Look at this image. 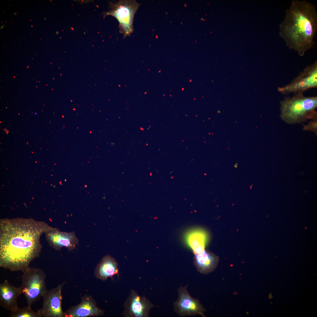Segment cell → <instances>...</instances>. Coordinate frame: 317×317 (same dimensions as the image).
I'll list each match as a JSON object with an SVG mask.
<instances>
[{"instance_id": "obj_12", "label": "cell", "mask_w": 317, "mask_h": 317, "mask_svg": "<svg viewBox=\"0 0 317 317\" xmlns=\"http://www.w3.org/2000/svg\"><path fill=\"white\" fill-rule=\"evenodd\" d=\"M209 238L208 232L199 228L189 230L186 232L184 236L186 245L192 250L194 254L200 253L205 250Z\"/></svg>"}, {"instance_id": "obj_18", "label": "cell", "mask_w": 317, "mask_h": 317, "mask_svg": "<svg viewBox=\"0 0 317 317\" xmlns=\"http://www.w3.org/2000/svg\"><path fill=\"white\" fill-rule=\"evenodd\" d=\"M269 298L270 299H272V298H273V296L272 295V293H271L270 294H269Z\"/></svg>"}, {"instance_id": "obj_8", "label": "cell", "mask_w": 317, "mask_h": 317, "mask_svg": "<svg viewBox=\"0 0 317 317\" xmlns=\"http://www.w3.org/2000/svg\"><path fill=\"white\" fill-rule=\"evenodd\" d=\"M187 287L181 286L178 289V298L174 303L175 311L181 316L198 314L205 317V308L198 299L190 295Z\"/></svg>"}, {"instance_id": "obj_9", "label": "cell", "mask_w": 317, "mask_h": 317, "mask_svg": "<svg viewBox=\"0 0 317 317\" xmlns=\"http://www.w3.org/2000/svg\"><path fill=\"white\" fill-rule=\"evenodd\" d=\"M154 307L146 298L139 296L132 290L124 303L122 314L127 317H147Z\"/></svg>"}, {"instance_id": "obj_16", "label": "cell", "mask_w": 317, "mask_h": 317, "mask_svg": "<svg viewBox=\"0 0 317 317\" xmlns=\"http://www.w3.org/2000/svg\"><path fill=\"white\" fill-rule=\"evenodd\" d=\"M11 317H40L37 312H35L31 307L27 306L22 308H18L16 310L11 312Z\"/></svg>"}, {"instance_id": "obj_2", "label": "cell", "mask_w": 317, "mask_h": 317, "mask_svg": "<svg viewBox=\"0 0 317 317\" xmlns=\"http://www.w3.org/2000/svg\"><path fill=\"white\" fill-rule=\"evenodd\" d=\"M279 29V34L287 46L303 56L315 43L317 30L316 6L304 0L292 1Z\"/></svg>"}, {"instance_id": "obj_7", "label": "cell", "mask_w": 317, "mask_h": 317, "mask_svg": "<svg viewBox=\"0 0 317 317\" xmlns=\"http://www.w3.org/2000/svg\"><path fill=\"white\" fill-rule=\"evenodd\" d=\"M64 284H59L43 295L42 307L37 312L40 317H64L62 308V290Z\"/></svg>"}, {"instance_id": "obj_13", "label": "cell", "mask_w": 317, "mask_h": 317, "mask_svg": "<svg viewBox=\"0 0 317 317\" xmlns=\"http://www.w3.org/2000/svg\"><path fill=\"white\" fill-rule=\"evenodd\" d=\"M21 294L19 287H15L9 283L7 279L0 284V305L5 309L11 312L18 307L17 300Z\"/></svg>"}, {"instance_id": "obj_10", "label": "cell", "mask_w": 317, "mask_h": 317, "mask_svg": "<svg viewBox=\"0 0 317 317\" xmlns=\"http://www.w3.org/2000/svg\"><path fill=\"white\" fill-rule=\"evenodd\" d=\"M45 233L49 245L56 250H60L65 247L72 250L78 244L79 240L74 232H63L50 226Z\"/></svg>"}, {"instance_id": "obj_15", "label": "cell", "mask_w": 317, "mask_h": 317, "mask_svg": "<svg viewBox=\"0 0 317 317\" xmlns=\"http://www.w3.org/2000/svg\"><path fill=\"white\" fill-rule=\"evenodd\" d=\"M118 263L116 260L109 255L104 257L95 268V277L105 281L118 273Z\"/></svg>"}, {"instance_id": "obj_6", "label": "cell", "mask_w": 317, "mask_h": 317, "mask_svg": "<svg viewBox=\"0 0 317 317\" xmlns=\"http://www.w3.org/2000/svg\"><path fill=\"white\" fill-rule=\"evenodd\" d=\"M317 87V62L307 66L299 75L285 86L279 87L278 92L284 94L303 93Z\"/></svg>"}, {"instance_id": "obj_5", "label": "cell", "mask_w": 317, "mask_h": 317, "mask_svg": "<svg viewBox=\"0 0 317 317\" xmlns=\"http://www.w3.org/2000/svg\"><path fill=\"white\" fill-rule=\"evenodd\" d=\"M140 4L134 0H122L109 3V10L103 14L104 18L108 15L115 18L119 23V32L124 38L134 31L133 22L135 14Z\"/></svg>"}, {"instance_id": "obj_14", "label": "cell", "mask_w": 317, "mask_h": 317, "mask_svg": "<svg viewBox=\"0 0 317 317\" xmlns=\"http://www.w3.org/2000/svg\"><path fill=\"white\" fill-rule=\"evenodd\" d=\"M195 266L200 273L207 274L213 271L216 267L218 257L213 253L205 250L201 253L195 254Z\"/></svg>"}, {"instance_id": "obj_11", "label": "cell", "mask_w": 317, "mask_h": 317, "mask_svg": "<svg viewBox=\"0 0 317 317\" xmlns=\"http://www.w3.org/2000/svg\"><path fill=\"white\" fill-rule=\"evenodd\" d=\"M104 311L99 308L93 298L86 295L80 302L64 312V317H88L103 315Z\"/></svg>"}, {"instance_id": "obj_1", "label": "cell", "mask_w": 317, "mask_h": 317, "mask_svg": "<svg viewBox=\"0 0 317 317\" xmlns=\"http://www.w3.org/2000/svg\"><path fill=\"white\" fill-rule=\"evenodd\" d=\"M42 222L16 219L0 221V266L23 272L39 256L40 238L50 227Z\"/></svg>"}, {"instance_id": "obj_17", "label": "cell", "mask_w": 317, "mask_h": 317, "mask_svg": "<svg viewBox=\"0 0 317 317\" xmlns=\"http://www.w3.org/2000/svg\"><path fill=\"white\" fill-rule=\"evenodd\" d=\"M317 119L312 120L307 124L303 125V129L306 131H310L317 134Z\"/></svg>"}, {"instance_id": "obj_4", "label": "cell", "mask_w": 317, "mask_h": 317, "mask_svg": "<svg viewBox=\"0 0 317 317\" xmlns=\"http://www.w3.org/2000/svg\"><path fill=\"white\" fill-rule=\"evenodd\" d=\"M23 272L22 284L19 288L21 294L25 297L27 306L31 307L47 290L46 274L41 269L30 267Z\"/></svg>"}, {"instance_id": "obj_3", "label": "cell", "mask_w": 317, "mask_h": 317, "mask_svg": "<svg viewBox=\"0 0 317 317\" xmlns=\"http://www.w3.org/2000/svg\"><path fill=\"white\" fill-rule=\"evenodd\" d=\"M280 117L289 124L317 119V97H306L303 93L285 97L280 103Z\"/></svg>"}, {"instance_id": "obj_19", "label": "cell", "mask_w": 317, "mask_h": 317, "mask_svg": "<svg viewBox=\"0 0 317 317\" xmlns=\"http://www.w3.org/2000/svg\"><path fill=\"white\" fill-rule=\"evenodd\" d=\"M8 133H9V131H6V134H8Z\"/></svg>"}]
</instances>
